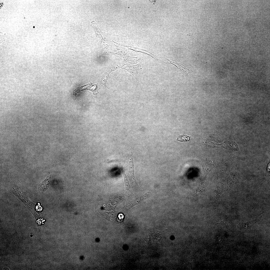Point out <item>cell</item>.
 <instances>
[{"instance_id":"obj_3","label":"cell","mask_w":270,"mask_h":270,"mask_svg":"<svg viewBox=\"0 0 270 270\" xmlns=\"http://www.w3.org/2000/svg\"><path fill=\"white\" fill-rule=\"evenodd\" d=\"M170 63L176 66L177 68L181 72H183L186 76H188L189 72H192V71L190 69H189L187 68L184 66H183L180 65L178 64L172 62L168 60Z\"/></svg>"},{"instance_id":"obj_4","label":"cell","mask_w":270,"mask_h":270,"mask_svg":"<svg viewBox=\"0 0 270 270\" xmlns=\"http://www.w3.org/2000/svg\"><path fill=\"white\" fill-rule=\"evenodd\" d=\"M190 137L187 135H181L178 137L176 140L182 142H186L189 140Z\"/></svg>"},{"instance_id":"obj_1","label":"cell","mask_w":270,"mask_h":270,"mask_svg":"<svg viewBox=\"0 0 270 270\" xmlns=\"http://www.w3.org/2000/svg\"><path fill=\"white\" fill-rule=\"evenodd\" d=\"M97 88L98 86L96 85H92V83L88 84L76 88L73 91V94L74 96H76L81 91L88 90L92 91L93 92L94 94H94H96V92L98 90Z\"/></svg>"},{"instance_id":"obj_2","label":"cell","mask_w":270,"mask_h":270,"mask_svg":"<svg viewBox=\"0 0 270 270\" xmlns=\"http://www.w3.org/2000/svg\"><path fill=\"white\" fill-rule=\"evenodd\" d=\"M51 176V175L48 176L39 185L38 190L40 194L43 193L48 188L50 182Z\"/></svg>"}]
</instances>
